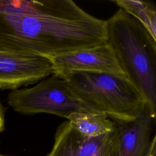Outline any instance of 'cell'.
Listing matches in <instances>:
<instances>
[{
    "label": "cell",
    "instance_id": "cell-4",
    "mask_svg": "<svg viewBox=\"0 0 156 156\" xmlns=\"http://www.w3.org/2000/svg\"><path fill=\"white\" fill-rule=\"evenodd\" d=\"M7 103L15 112L24 115L50 113L62 118L73 113H102L82 100L63 79L54 75L35 86L13 90Z\"/></svg>",
    "mask_w": 156,
    "mask_h": 156
},
{
    "label": "cell",
    "instance_id": "cell-13",
    "mask_svg": "<svg viewBox=\"0 0 156 156\" xmlns=\"http://www.w3.org/2000/svg\"><path fill=\"white\" fill-rule=\"evenodd\" d=\"M0 156H9V155H1L0 154Z\"/></svg>",
    "mask_w": 156,
    "mask_h": 156
},
{
    "label": "cell",
    "instance_id": "cell-3",
    "mask_svg": "<svg viewBox=\"0 0 156 156\" xmlns=\"http://www.w3.org/2000/svg\"><path fill=\"white\" fill-rule=\"evenodd\" d=\"M57 76L65 80L82 100L110 119L132 120L146 102L126 77L94 72H71Z\"/></svg>",
    "mask_w": 156,
    "mask_h": 156
},
{
    "label": "cell",
    "instance_id": "cell-8",
    "mask_svg": "<svg viewBox=\"0 0 156 156\" xmlns=\"http://www.w3.org/2000/svg\"><path fill=\"white\" fill-rule=\"evenodd\" d=\"M116 126V156H145L149 146L155 115L145 102L132 120L111 119Z\"/></svg>",
    "mask_w": 156,
    "mask_h": 156
},
{
    "label": "cell",
    "instance_id": "cell-11",
    "mask_svg": "<svg viewBox=\"0 0 156 156\" xmlns=\"http://www.w3.org/2000/svg\"><path fill=\"white\" fill-rule=\"evenodd\" d=\"M145 156H156V136L154 135L151 139L149 146Z\"/></svg>",
    "mask_w": 156,
    "mask_h": 156
},
{
    "label": "cell",
    "instance_id": "cell-5",
    "mask_svg": "<svg viewBox=\"0 0 156 156\" xmlns=\"http://www.w3.org/2000/svg\"><path fill=\"white\" fill-rule=\"evenodd\" d=\"M51 60L0 48V90H15L53 74Z\"/></svg>",
    "mask_w": 156,
    "mask_h": 156
},
{
    "label": "cell",
    "instance_id": "cell-9",
    "mask_svg": "<svg viewBox=\"0 0 156 156\" xmlns=\"http://www.w3.org/2000/svg\"><path fill=\"white\" fill-rule=\"evenodd\" d=\"M71 126L80 134L96 137L115 131L113 120L104 113H73L67 117Z\"/></svg>",
    "mask_w": 156,
    "mask_h": 156
},
{
    "label": "cell",
    "instance_id": "cell-1",
    "mask_svg": "<svg viewBox=\"0 0 156 156\" xmlns=\"http://www.w3.org/2000/svg\"><path fill=\"white\" fill-rule=\"evenodd\" d=\"M105 20L71 0H0V48L52 58L107 43Z\"/></svg>",
    "mask_w": 156,
    "mask_h": 156
},
{
    "label": "cell",
    "instance_id": "cell-12",
    "mask_svg": "<svg viewBox=\"0 0 156 156\" xmlns=\"http://www.w3.org/2000/svg\"><path fill=\"white\" fill-rule=\"evenodd\" d=\"M4 113L3 107L0 102V133L4 130Z\"/></svg>",
    "mask_w": 156,
    "mask_h": 156
},
{
    "label": "cell",
    "instance_id": "cell-10",
    "mask_svg": "<svg viewBox=\"0 0 156 156\" xmlns=\"http://www.w3.org/2000/svg\"><path fill=\"white\" fill-rule=\"evenodd\" d=\"M113 2L141 23L156 40V9L153 3L134 0H116Z\"/></svg>",
    "mask_w": 156,
    "mask_h": 156
},
{
    "label": "cell",
    "instance_id": "cell-6",
    "mask_svg": "<svg viewBox=\"0 0 156 156\" xmlns=\"http://www.w3.org/2000/svg\"><path fill=\"white\" fill-rule=\"evenodd\" d=\"M116 130L88 137L79 133L66 121L57 127L53 146L46 156H116Z\"/></svg>",
    "mask_w": 156,
    "mask_h": 156
},
{
    "label": "cell",
    "instance_id": "cell-7",
    "mask_svg": "<svg viewBox=\"0 0 156 156\" xmlns=\"http://www.w3.org/2000/svg\"><path fill=\"white\" fill-rule=\"evenodd\" d=\"M50 60L53 65V74L56 76L71 72H94L109 73L127 78L107 43Z\"/></svg>",
    "mask_w": 156,
    "mask_h": 156
},
{
    "label": "cell",
    "instance_id": "cell-2",
    "mask_svg": "<svg viewBox=\"0 0 156 156\" xmlns=\"http://www.w3.org/2000/svg\"><path fill=\"white\" fill-rule=\"evenodd\" d=\"M106 23L107 44L127 79L156 115V40L121 9Z\"/></svg>",
    "mask_w": 156,
    "mask_h": 156
}]
</instances>
